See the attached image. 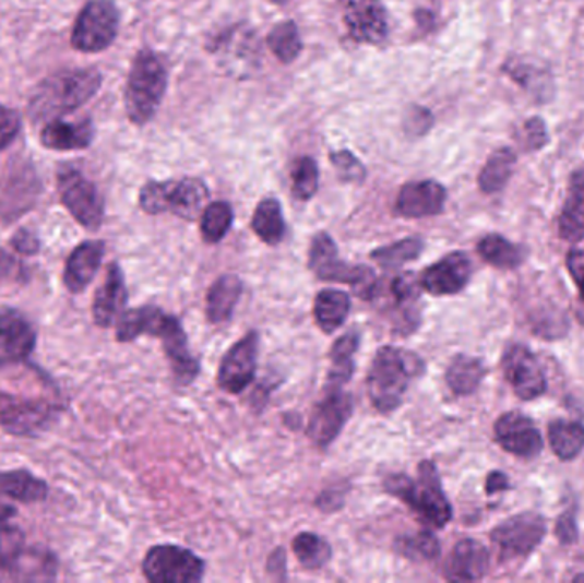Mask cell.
<instances>
[{
	"label": "cell",
	"instance_id": "cell-1",
	"mask_svg": "<svg viewBox=\"0 0 584 583\" xmlns=\"http://www.w3.org/2000/svg\"><path fill=\"white\" fill-rule=\"evenodd\" d=\"M118 343H132L141 335L159 337L172 374L181 385H189L201 373V362L190 353L189 340L177 317L163 312L162 308H130L117 320Z\"/></svg>",
	"mask_w": 584,
	"mask_h": 583
},
{
	"label": "cell",
	"instance_id": "cell-2",
	"mask_svg": "<svg viewBox=\"0 0 584 583\" xmlns=\"http://www.w3.org/2000/svg\"><path fill=\"white\" fill-rule=\"evenodd\" d=\"M424 368L422 359L414 353L393 346L381 347L366 380L374 409L383 414L398 409L408 385L424 373Z\"/></svg>",
	"mask_w": 584,
	"mask_h": 583
},
{
	"label": "cell",
	"instance_id": "cell-3",
	"mask_svg": "<svg viewBox=\"0 0 584 583\" xmlns=\"http://www.w3.org/2000/svg\"><path fill=\"white\" fill-rule=\"evenodd\" d=\"M384 491L404 501L429 527L443 528L450 524L453 510L441 486L440 474L431 461L420 462L416 481L405 474L386 477Z\"/></svg>",
	"mask_w": 584,
	"mask_h": 583
},
{
	"label": "cell",
	"instance_id": "cell-4",
	"mask_svg": "<svg viewBox=\"0 0 584 583\" xmlns=\"http://www.w3.org/2000/svg\"><path fill=\"white\" fill-rule=\"evenodd\" d=\"M102 87V74L96 69H75L50 75L36 87L29 114L35 120L56 119L71 114L90 102Z\"/></svg>",
	"mask_w": 584,
	"mask_h": 583
},
{
	"label": "cell",
	"instance_id": "cell-5",
	"mask_svg": "<svg viewBox=\"0 0 584 583\" xmlns=\"http://www.w3.org/2000/svg\"><path fill=\"white\" fill-rule=\"evenodd\" d=\"M168 71L153 51H141L130 69L126 90V110L129 119L144 126L153 119L165 98Z\"/></svg>",
	"mask_w": 584,
	"mask_h": 583
},
{
	"label": "cell",
	"instance_id": "cell-6",
	"mask_svg": "<svg viewBox=\"0 0 584 583\" xmlns=\"http://www.w3.org/2000/svg\"><path fill=\"white\" fill-rule=\"evenodd\" d=\"M308 265L318 279L349 284L362 300H373L378 281L373 269L342 261L337 245L329 233H318L310 245Z\"/></svg>",
	"mask_w": 584,
	"mask_h": 583
},
{
	"label": "cell",
	"instance_id": "cell-7",
	"mask_svg": "<svg viewBox=\"0 0 584 583\" xmlns=\"http://www.w3.org/2000/svg\"><path fill=\"white\" fill-rule=\"evenodd\" d=\"M62 407L45 398L21 397L0 391V430L14 437H32L47 430Z\"/></svg>",
	"mask_w": 584,
	"mask_h": 583
},
{
	"label": "cell",
	"instance_id": "cell-8",
	"mask_svg": "<svg viewBox=\"0 0 584 583\" xmlns=\"http://www.w3.org/2000/svg\"><path fill=\"white\" fill-rule=\"evenodd\" d=\"M142 572L153 583H196L204 579L205 563L189 549L159 544L145 555Z\"/></svg>",
	"mask_w": 584,
	"mask_h": 583
},
{
	"label": "cell",
	"instance_id": "cell-9",
	"mask_svg": "<svg viewBox=\"0 0 584 583\" xmlns=\"http://www.w3.org/2000/svg\"><path fill=\"white\" fill-rule=\"evenodd\" d=\"M118 9L110 0H91L81 11L72 32V47L86 53L105 50L117 38Z\"/></svg>",
	"mask_w": 584,
	"mask_h": 583
},
{
	"label": "cell",
	"instance_id": "cell-10",
	"mask_svg": "<svg viewBox=\"0 0 584 583\" xmlns=\"http://www.w3.org/2000/svg\"><path fill=\"white\" fill-rule=\"evenodd\" d=\"M59 195L63 207L79 225L98 229L105 219V201L93 181L81 171L65 168L59 175Z\"/></svg>",
	"mask_w": 584,
	"mask_h": 583
},
{
	"label": "cell",
	"instance_id": "cell-11",
	"mask_svg": "<svg viewBox=\"0 0 584 583\" xmlns=\"http://www.w3.org/2000/svg\"><path fill=\"white\" fill-rule=\"evenodd\" d=\"M353 395L342 391V386H326L322 401L314 406L308 423V437L314 445L326 449L334 442L353 416Z\"/></svg>",
	"mask_w": 584,
	"mask_h": 583
},
{
	"label": "cell",
	"instance_id": "cell-12",
	"mask_svg": "<svg viewBox=\"0 0 584 583\" xmlns=\"http://www.w3.org/2000/svg\"><path fill=\"white\" fill-rule=\"evenodd\" d=\"M546 533V521L538 513L526 512L499 524L490 539L502 558H517L537 549Z\"/></svg>",
	"mask_w": 584,
	"mask_h": 583
},
{
	"label": "cell",
	"instance_id": "cell-13",
	"mask_svg": "<svg viewBox=\"0 0 584 583\" xmlns=\"http://www.w3.org/2000/svg\"><path fill=\"white\" fill-rule=\"evenodd\" d=\"M260 335L251 331L243 340L233 344L217 371V385L228 394H241L253 382L259 359Z\"/></svg>",
	"mask_w": 584,
	"mask_h": 583
},
{
	"label": "cell",
	"instance_id": "cell-14",
	"mask_svg": "<svg viewBox=\"0 0 584 583\" xmlns=\"http://www.w3.org/2000/svg\"><path fill=\"white\" fill-rule=\"evenodd\" d=\"M502 371L517 397L534 401L547 391L546 373L534 353L522 344L508 347L502 358Z\"/></svg>",
	"mask_w": 584,
	"mask_h": 583
},
{
	"label": "cell",
	"instance_id": "cell-15",
	"mask_svg": "<svg viewBox=\"0 0 584 583\" xmlns=\"http://www.w3.org/2000/svg\"><path fill=\"white\" fill-rule=\"evenodd\" d=\"M38 343V332L17 308L0 307V362L26 361Z\"/></svg>",
	"mask_w": 584,
	"mask_h": 583
},
{
	"label": "cell",
	"instance_id": "cell-16",
	"mask_svg": "<svg viewBox=\"0 0 584 583\" xmlns=\"http://www.w3.org/2000/svg\"><path fill=\"white\" fill-rule=\"evenodd\" d=\"M344 23L359 44L380 45L389 36V14L380 0H347Z\"/></svg>",
	"mask_w": 584,
	"mask_h": 583
},
{
	"label": "cell",
	"instance_id": "cell-17",
	"mask_svg": "<svg viewBox=\"0 0 584 583\" xmlns=\"http://www.w3.org/2000/svg\"><path fill=\"white\" fill-rule=\"evenodd\" d=\"M472 277V261L467 253H448L420 274V288L434 296H450L463 291Z\"/></svg>",
	"mask_w": 584,
	"mask_h": 583
},
{
	"label": "cell",
	"instance_id": "cell-18",
	"mask_svg": "<svg viewBox=\"0 0 584 583\" xmlns=\"http://www.w3.org/2000/svg\"><path fill=\"white\" fill-rule=\"evenodd\" d=\"M494 435L496 442L516 457H535L544 447L537 426L522 413L502 414L496 421Z\"/></svg>",
	"mask_w": 584,
	"mask_h": 583
},
{
	"label": "cell",
	"instance_id": "cell-19",
	"mask_svg": "<svg viewBox=\"0 0 584 583\" xmlns=\"http://www.w3.org/2000/svg\"><path fill=\"white\" fill-rule=\"evenodd\" d=\"M446 202V190L434 180L410 181L402 187L395 202L398 216L419 219L440 214Z\"/></svg>",
	"mask_w": 584,
	"mask_h": 583
},
{
	"label": "cell",
	"instance_id": "cell-20",
	"mask_svg": "<svg viewBox=\"0 0 584 583\" xmlns=\"http://www.w3.org/2000/svg\"><path fill=\"white\" fill-rule=\"evenodd\" d=\"M129 291H127L126 276L117 262L110 264L106 271L105 281L99 286L93 301V320L98 328L108 329L117 323L127 310Z\"/></svg>",
	"mask_w": 584,
	"mask_h": 583
},
{
	"label": "cell",
	"instance_id": "cell-21",
	"mask_svg": "<svg viewBox=\"0 0 584 583\" xmlns=\"http://www.w3.org/2000/svg\"><path fill=\"white\" fill-rule=\"evenodd\" d=\"M106 245L102 240H87L78 245L69 255L63 269V286L72 293L86 291L90 284L95 279L102 267L103 257H105Z\"/></svg>",
	"mask_w": 584,
	"mask_h": 583
},
{
	"label": "cell",
	"instance_id": "cell-22",
	"mask_svg": "<svg viewBox=\"0 0 584 583\" xmlns=\"http://www.w3.org/2000/svg\"><path fill=\"white\" fill-rule=\"evenodd\" d=\"M489 570V551L475 539H463L456 544L444 563V576L453 582L480 580Z\"/></svg>",
	"mask_w": 584,
	"mask_h": 583
},
{
	"label": "cell",
	"instance_id": "cell-23",
	"mask_svg": "<svg viewBox=\"0 0 584 583\" xmlns=\"http://www.w3.org/2000/svg\"><path fill=\"white\" fill-rule=\"evenodd\" d=\"M38 198V181L28 171L11 175L4 186L0 187V219L12 222L23 213L32 210Z\"/></svg>",
	"mask_w": 584,
	"mask_h": 583
},
{
	"label": "cell",
	"instance_id": "cell-24",
	"mask_svg": "<svg viewBox=\"0 0 584 583\" xmlns=\"http://www.w3.org/2000/svg\"><path fill=\"white\" fill-rule=\"evenodd\" d=\"M208 189L199 178H184V180H169L168 211L175 216L195 222L207 207Z\"/></svg>",
	"mask_w": 584,
	"mask_h": 583
},
{
	"label": "cell",
	"instance_id": "cell-25",
	"mask_svg": "<svg viewBox=\"0 0 584 583\" xmlns=\"http://www.w3.org/2000/svg\"><path fill=\"white\" fill-rule=\"evenodd\" d=\"M16 513L9 504H0V573H14L26 560V534L12 524Z\"/></svg>",
	"mask_w": 584,
	"mask_h": 583
},
{
	"label": "cell",
	"instance_id": "cell-26",
	"mask_svg": "<svg viewBox=\"0 0 584 583\" xmlns=\"http://www.w3.org/2000/svg\"><path fill=\"white\" fill-rule=\"evenodd\" d=\"M95 139V127L91 120L63 122L53 120L41 131V144L53 151L86 150Z\"/></svg>",
	"mask_w": 584,
	"mask_h": 583
},
{
	"label": "cell",
	"instance_id": "cell-27",
	"mask_svg": "<svg viewBox=\"0 0 584 583\" xmlns=\"http://www.w3.org/2000/svg\"><path fill=\"white\" fill-rule=\"evenodd\" d=\"M559 235L565 241L584 238V170L574 171L569 180L568 198L559 216Z\"/></svg>",
	"mask_w": 584,
	"mask_h": 583
},
{
	"label": "cell",
	"instance_id": "cell-28",
	"mask_svg": "<svg viewBox=\"0 0 584 583\" xmlns=\"http://www.w3.org/2000/svg\"><path fill=\"white\" fill-rule=\"evenodd\" d=\"M48 491V483L29 471H0V498L20 503H39L47 500Z\"/></svg>",
	"mask_w": 584,
	"mask_h": 583
},
{
	"label": "cell",
	"instance_id": "cell-29",
	"mask_svg": "<svg viewBox=\"0 0 584 583\" xmlns=\"http://www.w3.org/2000/svg\"><path fill=\"white\" fill-rule=\"evenodd\" d=\"M243 293V283L236 274H224L212 284L205 301L208 322L223 323L231 319L236 304Z\"/></svg>",
	"mask_w": 584,
	"mask_h": 583
},
{
	"label": "cell",
	"instance_id": "cell-30",
	"mask_svg": "<svg viewBox=\"0 0 584 583\" xmlns=\"http://www.w3.org/2000/svg\"><path fill=\"white\" fill-rule=\"evenodd\" d=\"M350 312V296L341 289H323L314 300V320L325 334H334Z\"/></svg>",
	"mask_w": 584,
	"mask_h": 583
},
{
	"label": "cell",
	"instance_id": "cell-31",
	"mask_svg": "<svg viewBox=\"0 0 584 583\" xmlns=\"http://www.w3.org/2000/svg\"><path fill=\"white\" fill-rule=\"evenodd\" d=\"M359 343H361V335L356 331L347 332L335 341L330 352L332 367H330L326 386H344L353 379L354 356H356Z\"/></svg>",
	"mask_w": 584,
	"mask_h": 583
},
{
	"label": "cell",
	"instance_id": "cell-32",
	"mask_svg": "<svg viewBox=\"0 0 584 583\" xmlns=\"http://www.w3.org/2000/svg\"><path fill=\"white\" fill-rule=\"evenodd\" d=\"M251 228L257 237L267 245H277L286 235V222H284L283 205L275 199H263L257 205L255 214L251 219Z\"/></svg>",
	"mask_w": 584,
	"mask_h": 583
},
{
	"label": "cell",
	"instance_id": "cell-33",
	"mask_svg": "<svg viewBox=\"0 0 584 583\" xmlns=\"http://www.w3.org/2000/svg\"><path fill=\"white\" fill-rule=\"evenodd\" d=\"M486 368L482 361L467 355L453 358L446 370V383L456 395H470L479 389Z\"/></svg>",
	"mask_w": 584,
	"mask_h": 583
},
{
	"label": "cell",
	"instance_id": "cell-34",
	"mask_svg": "<svg viewBox=\"0 0 584 583\" xmlns=\"http://www.w3.org/2000/svg\"><path fill=\"white\" fill-rule=\"evenodd\" d=\"M480 257L487 264L498 269H514L525 261V250L520 245L511 243L508 238L501 235H487L477 245Z\"/></svg>",
	"mask_w": 584,
	"mask_h": 583
},
{
	"label": "cell",
	"instance_id": "cell-35",
	"mask_svg": "<svg viewBox=\"0 0 584 583\" xmlns=\"http://www.w3.org/2000/svg\"><path fill=\"white\" fill-rule=\"evenodd\" d=\"M549 442L561 461H573L584 449V426L581 423L557 419L549 426Z\"/></svg>",
	"mask_w": 584,
	"mask_h": 583
},
{
	"label": "cell",
	"instance_id": "cell-36",
	"mask_svg": "<svg viewBox=\"0 0 584 583\" xmlns=\"http://www.w3.org/2000/svg\"><path fill=\"white\" fill-rule=\"evenodd\" d=\"M516 165V154L510 147L496 151L479 175V187L482 192L496 193L504 189Z\"/></svg>",
	"mask_w": 584,
	"mask_h": 583
},
{
	"label": "cell",
	"instance_id": "cell-37",
	"mask_svg": "<svg viewBox=\"0 0 584 583\" xmlns=\"http://www.w3.org/2000/svg\"><path fill=\"white\" fill-rule=\"evenodd\" d=\"M424 250L422 238L408 237L396 243L384 245L371 252V259L383 269H398L419 259Z\"/></svg>",
	"mask_w": 584,
	"mask_h": 583
},
{
	"label": "cell",
	"instance_id": "cell-38",
	"mask_svg": "<svg viewBox=\"0 0 584 583\" xmlns=\"http://www.w3.org/2000/svg\"><path fill=\"white\" fill-rule=\"evenodd\" d=\"M293 551L307 570H320L332 560V548L326 539L313 533H301L293 539Z\"/></svg>",
	"mask_w": 584,
	"mask_h": 583
},
{
	"label": "cell",
	"instance_id": "cell-39",
	"mask_svg": "<svg viewBox=\"0 0 584 583\" xmlns=\"http://www.w3.org/2000/svg\"><path fill=\"white\" fill-rule=\"evenodd\" d=\"M233 207L228 202H212L201 217V233L207 243H219L233 225Z\"/></svg>",
	"mask_w": 584,
	"mask_h": 583
},
{
	"label": "cell",
	"instance_id": "cell-40",
	"mask_svg": "<svg viewBox=\"0 0 584 583\" xmlns=\"http://www.w3.org/2000/svg\"><path fill=\"white\" fill-rule=\"evenodd\" d=\"M396 551L413 561H432L440 556V540L431 531H420L396 540Z\"/></svg>",
	"mask_w": 584,
	"mask_h": 583
},
{
	"label": "cell",
	"instance_id": "cell-41",
	"mask_svg": "<svg viewBox=\"0 0 584 583\" xmlns=\"http://www.w3.org/2000/svg\"><path fill=\"white\" fill-rule=\"evenodd\" d=\"M269 47H271L274 56L281 62H295L302 48L298 26L293 21H284V23L277 24L269 35Z\"/></svg>",
	"mask_w": 584,
	"mask_h": 583
},
{
	"label": "cell",
	"instance_id": "cell-42",
	"mask_svg": "<svg viewBox=\"0 0 584 583\" xmlns=\"http://www.w3.org/2000/svg\"><path fill=\"white\" fill-rule=\"evenodd\" d=\"M293 193L298 201H310L318 190V166L314 159L301 158L296 162L295 168H293Z\"/></svg>",
	"mask_w": 584,
	"mask_h": 583
},
{
	"label": "cell",
	"instance_id": "cell-43",
	"mask_svg": "<svg viewBox=\"0 0 584 583\" xmlns=\"http://www.w3.org/2000/svg\"><path fill=\"white\" fill-rule=\"evenodd\" d=\"M169 181H147L142 187L139 204L147 214L168 213Z\"/></svg>",
	"mask_w": 584,
	"mask_h": 583
},
{
	"label": "cell",
	"instance_id": "cell-44",
	"mask_svg": "<svg viewBox=\"0 0 584 583\" xmlns=\"http://www.w3.org/2000/svg\"><path fill=\"white\" fill-rule=\"evenodd\" d=\"M330 162L335 166V170H337L342 180L356 181V183L365 180V166L349 151H337V153L330 154Z\"/></svg>",
	"mask_w": 584,
	"mask_h": 583
},
{
	"label": "cell",
	"instance_id": "cell-45",
	"mask_svg": "<svg viewBox=\"0 0 584 583\" xmlns=\"http://www.w3.org/2000/svg\"><path fill=\"white\" fill-rule=\"evenodd\" d=\"M21 131V119L16 111L0 105V150L11 146Z\"/></svg>",
	"mask_w": 584,
	"mask_h": 583
},
{
	"label": "cell",
	"instance_id": "cell-46",
	"mask_svg": "<svg viewBox=\"0 0 584 583\" xmlns=\"http://www.w3.org/2000/svg\"><path fill=\"white\" fill-rule=\"evenodd\" d=\"M28 269L16 255L0 249V281H26Z\"/></svg>",
	"mask_w": 584,
	"mask_h": 583
},
{
	"label": "cell",
	"instance_id": "cell-47",
	"mask_svg": "<svg viewBox=\"0 0 584 583\" xmlns=\"http://www.w3.org/2000/svg\"><path fill=\"white\" fill-rule=\"evenodd\" d=\"M523 132H525L526 150H541V147L546 146L547 141H549L546 122L538 119V117L526 120L525 126H523Z\"/></svg>",
	"mask_w": 584,
	"mask_h": 583
},
{
	"label": "cell",
	"instance_id": "cell-48",
	"mask_svg": "<svg viewBox=\"0 0 584 583\" xmlns=\"http://www.w3.org/2000/svg\"><path fill=\"white\" fill-rule=\"evenodd\" d=\"M12 250L20 255L33 257L41 250V241L36 237L32 229L21 228L14 233V237L9 241Z\"/></svg>",
	"mask_w": 584,
	"mask_h": 583
},
{
	"label": "cell",
	"instance_id": "cell-49",
	"mask_svg": "<svg viewBox=\"0 0 584 583\" xmlns=\"http://www.w3.org/2000/svg\"><path fill=\"white\" fill-rule=\"evenodd\" d=\"M556 536L562 544H573L577 539L576 515L574 510H568L559 516L556 525Z\"/></svg>",
	"mask_w": 584,
	"mask_h": 583
},
{
	"label": "cell",
	"instance_id": "cell-50",
	"mask_svg": "<svg viewBox=\"0 0 584 583\" xmlns=\"http://www.w3.org/2000/svg\"><path fill=\"white\" fill-rule=\"evenodd\" d=\"M568 264L569 274L576 281L577 289H580L581 296L584 300V252L583 250H571L565 259Z\"/></svg>",
	"mask_w": 584,
	"mask_h": 583
},
{
	"label": "cell",
	"instance_id": "cell-51",
	"mask_svg": "<svg viewBox=\"0 0 584 583\" xmlns=\"http://www.w3.org/2000/svg\"><path fill=\"white\" fill-rule=\"evenodd\" d=\"M432 117L428 110H422V108H416V110L410 114V122L408 127H413L416 134H424V132L431 129Z\"/></svg>",
	"mask_w": 584,
	"mask_h": 583
},
{
	"label": "cell",
	"instance_id": "cell-52",
	"mask_svg": "<svg viewBox=\"0 0 584 583\" xmlns=\"http://www.w3.org/2000/svg\"><path fill=\"white\" fill-rule=\"evenodd\" d=\"M487 495H494L498 493V491H502V489L510 488V481H508L506 474L499 473V471H494V473H490L489 476H487Z\"/></svg>",
	"mask_w": 584,
	"mask_h": 583
}]
</instances>
